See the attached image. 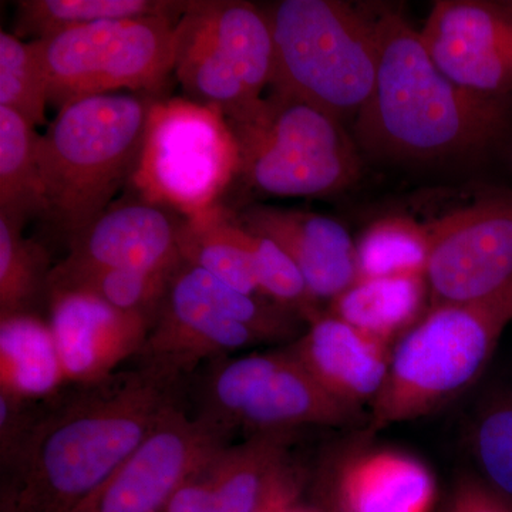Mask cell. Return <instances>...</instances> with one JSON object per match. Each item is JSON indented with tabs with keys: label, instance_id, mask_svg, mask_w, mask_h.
<instances>
[{
	"label": "cell",
	"instance_id": "obj_1",
	"mask_svg": "<svg viewBox=\"0 0 512 512\" xmlns=\"http://www.w3.org/2000/svg\"><path fill=\"white\" fill-rule=\"evenodd\" d=\"M180 383L136 366L42 403L2 467V512L76 510L181 404Z\"/></svg>",
	"mask_w": 512,
	"mask_h": 512
},
{
	"label": "cell",
	"instance_id": "obj_2",
	"mask_svg": "<svg viewBox=\"0 0 512 512\" xmlns=\"http://www.w3.org/2000/svg\"><path fill=\"white\" fill-rule=\"evenodd\" d=\"M377 40L375 90L353 123L357 147L380 160L431 163L476 156L503 137L504 101L451 82L400 13L377 18Z\"/></svg>",
	"mask_w": 512,
	"mask_h": 512
},
{
	"label": "cell",
	"instance_id": "obj_3",
	"mask_svg": "<svg viewBox=\"0 0 512 512\" xmlns=\"http://www.w3.org/2000/svg\"><path fill=\"white\" fill-rule=\"evenodd\" d=\"M154 100L121 93L76 100L40 137L42 215L69 241L130 184Z\"/></svg>",
	"mask_w": 512,
	"mask_h": 512
},
{
	"label": "cell",
	"instance_id": "obj_4",
	"mask_svg": "<svg viewBox=\"0 0 512 512\" xmlns=\"http://www.w3.org/2000/svg\"><path fill=\"white\" fill-rule=\"evenodd\" d=\"M265 13L275 53L269 93L355 121L375 90L377 19L338 0H282Z\"/></svg>",
	"mask_w": 512,
	"mask_h": 512
},
{
	"label": "cell",
	"instance_id": "obj_5",
	"mask_svg": "<svg viewBox=\"0 0 512 512\" xmlns=\"http://www.w3.org/2000/svg\"><path fill=\"white\" fill-rule=\"evenodd\" d=\"M511 322L512 282L481 301L431 305L392 350L370 429L420 419L463 393L484 372Z\"/></svg>",
	"mask_w": 512,
	"mask_h": 512
},
{
	"label": "cell",
	"instance_id": "obj_6",
	"mask_svg": "<svg viewBox=\"0 0 512 512\" xmlns=\"http://www.w3.org/2000/svg\"><path fill=\"white\" fill-rule=\"evenodd\" d=\"M303 319L271 299L249 295L181 262L136 356L138 367L183 382L202 362L261 343L295 340Z\"/></svg>",
	"mask_w": 512,
	"mask_h": 512
},
{
	"label": "cell",
	"instance_id": "obj_7",
	"mask_svg": "<svg viewBox=\"0 0 512 512\" xmlns=\"http://www.w3.org/2000/svg\"><path fill=\"white\" fill-rule=\"evenodd\" d=\"M239 177L275 197H325L362 175L359 147L338 120L309 104L269 93L247 119L229 121Z\"/></svg>",
	"mask_w": 512,
	"mask_h": 512
},
{
	"label": "cell",
	"instance_id": "obj_8",
	"mask_svg": "<svg viewBox=\"0 0 512 512\" xmlns=\"http://www.w3.org/2000/svg\"><path fill=\"white\" fill-rule=\"evenodd\" d=\"M274 66L264 9L244 0L185 3L175 25L174 73L188 100L229 121L247 119L264 103Z\"/></svg>",
	"mask_w": 512,
	"mask_h": 512
},
{
	"label": "cell",
	"instance_id": "obj_9",
	"mask_svg": "<svg viewBox=\"0 0 512 512\" xmlns=\"http://www.w3.org/2000/svg\"><path fill=\"white\" fill-rule=\"evenodd\" d=\"M239 168L237 138L220 110L187 97L156 99L128 185L140 200L188 218L220 205Z\"/></svg>",
	"mask_w": 512,
	"mask_h": 512
},
{
	"label": "cell",
	"instance_id": "obj_10",
	"mask_svg": "<svg viewBox=\"0 0 512 512\" xmlns=\"http://www.w3.org/2000/svg\"><path fill=\"white\" fill-rule=\"evenodd\" d=\"M171 16L104 20L32 42L45 67L49 104L128 89L157 92L175 66Z\"/></svg>",
	"mask_w": 512,
	"mask_h": 512
},
{
	"label": "cell",
	"instance_id": "obj_11",
	"mask_svg": "<svg viewBox=\"0 0 512 512\" xmlns=\"http://www.w3.org/2000/svg\"><path fill=\"white\" fill-rule=\"evenodd\" d=\"M228 434L293 433L299 427H338L359 410L338 402L286 350L222 357L208 363L198 410Z\"/></svg>",
	"mask_w": 512,
	"mask_h": 512
},
{
	"label": "cell",
	"instance_id": "obj_12",
	"mask_svg": "<svg viewBox=\"0 0 512 512\" xmlns=\"http://www.w3.org/2000/svg\"><path fill=\"white\" fill-rule=\"evenodd\" d=\"M231 437L178 404L73 512H164L185 481L231 444Z\"/></svg>",
	"mask_w": 512,
	"mask_h": 512
},
{
	"label": "cell",
	"instance_id": "obj_13",
	"mask_svg": "<svg viewBox=\"0 0 512 512\" xmlns=\"http://www.w3.org/2000/svg\"><path fill=\"white\" fill-rule=\"evenodd\" d=\"M431 305L481 301L512 282V195L478 202L429 225Z\"/></svg>",
	"mask_w": 512,
	"mask_h": 512
},
{
	"label": "cell",
	"instance_id": "obj_14",
	"mask_svg": "<svg viewBox=\"0 0 512 512\" xmlns=\"http://www.w3.org/2000/svg\"><path fill=\"white\" fill-rule=\"evenodd\" d=\"M420 37L457 86L491 99L512 94V13L501 2H436Z\"/></svg>",
	"mask_w": 512,
	"mask_h": 512
},
{
	"label": "cell",
	"instance_id": "obj_15",
	"mask_svg": "<svg viewBox=\"0 0 512 512\" xmlns=\"http://www.w3.org/2000/svg\"><path fill=\"white\" fill-rule=\"evenodd\" d=\"M436 476L419 457L392 447H359L323 468L322 512H434Z\"/></svg>",
	"mask_w": 512,
	"mask_h": 512
},
{
	"label": "cell",
	"instance_id": "obj_16",
	"mask_svg": "<svg viewBox=\"0 0 512 512\" xmlns=\"http://www.w3.org/2000/svg\"><path fill=\"white\" fill-rule=\"evenodd\" d=\"M47 308L64 375L74 386L103 382L136 359L154 322L82 292L50 291Z\"/></svg>",
	"mask_w": 512,
	"mask_h": 512
},
{
	"label": "cell",
	"instance_id": "obj_17",
	"mask_svg": "<svg viewBox=\"0 0 512 512\" xmlns=\"http://www.w3.org/2000/svg\"><path fill=\"white\" fill-rule=\"evenodd\" d=\"M184 217L140 200L111 205L69 241L62 264L72 268L130 269L171 276L183 262Z\"/></svg>",
	"mask_w": 512,
	"mask_h": 512
},
{
	"label": "cell",
	"instance_id": "obj_18",
	"mask_svg": "<svg viewBox=\"0 0 512 512\" xmlns=\"http://www.w3.org/2000/svg\"><path fill=\"white\" fill-rule=\"evenodd\" d=\"M293 433H262L228 444L198 468L164 512H256L291 461Z\"/></svg>",
	"mask_w": 512,
	"mask_h": 512
},
{
	"label": "cell",
	"instance_id": "obj_19",
	"mask_svg": "<svg viewBox=\"0 0 512 512\" xmlns=\"http://www.w3.org/2000/svg\"><path fill=\"white\" fill-rule=\"evenodd\" d=\"M237 217L248 231L272 239L295 262L316 301H333L355 284L356 242L333 218L262 204L244 208Z\"/></svg>",
	"mask_w": 512,
	"mask_h": 512
},
{
	"label": "cell",
	"instance_id": "obj_20",
	"mask_svg": "<svg viewBox=\"0 0 512 512\" xmlns=\"http://www.w3.org/2000/svg\"><path fill=\"white\" fill-rule=\"evenodd\" d=\"M285 350L330 396L359 410L382 390L393 349L338 316L319 312Z\"/></svg>",
	"mask_w": 512,
	"mask_h": 512
},
{
	"label": "cell",
	"instance_id": "obj_21",
	"mask_svg": "<svg viewBox=\"0 0 512 512\" xmlns=\"http://www.w3.org/2000/svg\"><path fill=\"white\" fill-rule=\"evenodd\" d=\"M67 384L49 322L40 315L0 318V392L45 403Z\"/></svg>",
	"mask_w": 512,
	"mask_h": 512
},
{
	"label": "cell",
	"instance_id": "obj_22",
	"mask_svg": "<svg viewBox=\"0 0 512 512\" xmlns=\"http://www.w3.org/2000/svg\"><path fill=\"white\" fill-rule=\"evenodd\" d=\"M424 275L357 279L332 301L330 313L386 345L419 322L426 303Z\"/></svg>",
	"mask_w": 512,
	"mask_h": 512
},
{
	"label": "cell",
	"instance_id": "obj_23",
	"mask_svg": "<svg viewBox=\"0 0 512 512\" xmlns=\"http://www.w3.org/2000/svg\"><path fill=\"white\" fill-rule=\"evenodd\" d=\"M180 251L187 264L197 266L238 291L261 295L252 255L245 242V228L238 221L237 211L220 204L184 218Z\"/></svg>",
	"mask_w": 512,
	"mask_h": 512
},
{
	"label": "cell",
	"instance_id": "obj_24",
	"mask_svg": "<svg viewBox=\"0 0 512 512\" xmlns=\"http://www.w3.org/2000/svg\"><path fill=\"white\" fill-rule=\"evenodd\" d=\"M185 3L164 0H20L16 5V36L35 42L104 20L144 16L178 19Z\"/></svg>",
	"mask_w": 512,
	"mask_h": 512
},
{
	"label": "cell",
	"instance_id": "obj_25",
	"mask_svg": "<svg viewBox=\"0 0 512 512\" xmlns=\"http://www.w3.org/2000/svg\"><path fill=\"white\" fill-rule=\"evenodd\" d=\"M16 111L0 107V215L23 225L42 215L40 134Z\"/></svg>",
	"mask_w": 512,
	"mask_h": 512
},
{
	"label": "cell",
	"instance_id": "obj_26",
	"mask_svg": "<svg viewBox=\"0 0 512 512\" xmlns=\"http://www.w3.org/2000/svg\"><path fill=\"white\" fill-rule=\"evenodd\" d=\"M22 231L23 225L0 215V318L39 315L49 302L50 256Z\"/></svg>",
	"mask_w": 512,
	"mask_h": 512
},
{
	"label": "cell",
	"instance_id": "obj_27",
	"mask_svg": "<svg viewBox=\"0 0 512 512\" xmlns=\"http://www.w3.org/2000/svg\"><path fill=\"white\" fill-rule=\"evenodd\" d=\"M429 255V225L407 217L382 218L357 239V279L426 276Z\"/></svg>",
	"mask_w": 512,
	"mask_h": 512
},
{
	"label": "cell",
	"instance_id": "obj_28",
	"mask_svg": "<svg viewBox=\"0 0 512 512\" xmlns=\"http://www.w3.org/2000/svg\"><path fill=\"white\" fill-rule=\"evenodd\" d=\"M170 278L130 269L72 268L60 262L50 274L49 292L87 293L114 309L154 320Z\"/></svg>",
	"mask_w": 512,
	"mask_h": 512
},
{
	"label": "cell",
	"instance_id": "obj_29",
	"mask_svg": "<svg viewBox=\"0 0 512 512\" xmlns=\"http://www.w3.org/2000/svg\"><path fill=\"white\" fill-rule=\"evenodd\" d=\"M49 84L45 67L32 42L0 32V107L16 111L40 126L46 123Z\"/></svg>",
	"mask_w": 512,
	"mask_h": 512
},
{
	"label": "cell",
	"instance_id": "obj_30",
	"mask_svg": "<svg viewBox=\"0 0 512 512\" xmlns=\"http://www.w3.org/2000/svg\"><path fill=\"white\" fill-rule=\"evenodd\" d=\"M471 443L480 477L512 500V387L485 403Z\"/></svg>",
	"mask_w": 512,
	"mask_h": 512
},
{
	"label": "cell",
	"instance_id": "obj_31",
	"mask_svg": "<svg viewBox=\"0 0 512 512\" xmlns=\"http://www.w3.org/2000/svg\"><path fill=\"white\" fill-rule=\"evenodd\" d=\"M42 403L26 402L0 392V466L18 453L39 416Z\"/></svg>",
	"mask_w": 512,
	"mask_h": 512
},
{
	"label": "cell",
	"instance_id": "obj_32",
	"mask_svg": "<svg viewBox=\"0 0 512 512\" xmlns=\"http://www.w3.org/2000/svg\"><path fill=\"white\" fill-rule=\"evenodd\" d=\"M441 512H512V500L480 476L461 477Z\"/></svg>",
	"mask_w": 512,
	"mask_h": 512
},
{
	"label": "cell",
	"instance_id": "obj_33",
	"mask_svg": "<svg viewBox=\"0 0 512 512\" xmlns=\"http://www.w3.org/2000/svg\"><path fill=\"white\" fill-rule=\"evenodd\" d=\"M305 487V470L301 464L295 463L291 458L256 512H292L296 505L302 503L301 498Z\"/></svg>",
	"mask_w": 512,
	"mask_h": 512
},
{
	"label": "cell",
	"instance_id": "obj_34",
	"mask_svg": "<svg viewBox=\"0 0 512 512\" xmlns=\"http://www.w3.org/2000/svg\"><path fill=\"white\" fill-rule=\"evenodd\" d=\"M292 512H322L319 510L318 507H315V505H306L299 503L296 505L295 508H293Z\"/></svg>",
	"mask_w": 512,
	"mask_h": 512
},
{
	"label": "cell",
	"instance_id": "obj_35",
	"mask_svg": "<svg viewBox=\"0 0 512 512\" xmlns=\"http://www.w3.org/2000/svg\"><path fill=\"white\" fill-rule=\"evenodd\" d=\"M501 5L512 13V0H510V2H501Z\"/></svg>",
	"mask_w": 512,
	"mask_h": 512
}]
</instances>
